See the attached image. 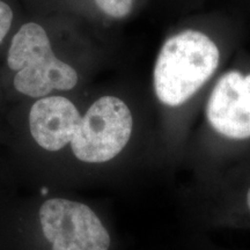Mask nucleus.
<instances>
[{
    "mask_svg": "<svg viewBox=\"0 0 250 250\" xmlns=\"http://www.w3.org/2000/svg\"><path fill=\"white\" fill-rule=\"evenodd\" d=\"M220 52L206 34L187 29L165 42L156 58L154 90L169 107L183 104L213 76Z\"/></svg>",
    "mask_w": 250,
    "mask_h": 250,
    "instance_id": "f257e3e1",
    "label": "nucleus"
},
{
    "mask_svg": "<svg viewBox=\"0 0 250 250\" xmlns=\"http://www.w3.org/2000/svg\"><path fill=\"white\" fill-rule=\"evenodd\" d=\"M7 64L17 72L15 89L29 98H44L52 90H70L78 83L76 70L56 57L45 30L34 22L23 24L15 34Z\"/></svg>",
    "mask_w": 250,
    "mask_h": 250,
    "instance_id": "f03ea898",
    "label": "nucleus"
},
{
    "mask_svg": "<svg viewBox=\"0 0 250 250\" xmlns=\"http://www.w3.org/2000/svg\"><path fill=\"white\" fill-rule=\"evenodd\" d=\"M132 126L129 107L115 96H103L81 117L71 142L72 152L86 164L110 161L129 143Z\"/></svg>",
    "mask_w": 250,
    "mask_h": 250,
    "instance_id": "7ed1b4c3",
    "label": "nucleus"
},
{
    "mask_svg": "<svg viewBox=\"0 0 250 250\" xmlns=\"http://www.w3.org/2000/svg\"><path fill=\"white\" fill-rule=\"evenodd\" d=\"M43 236L52 250H109L110 235L89 206L50 198L39 211Z\"/></svg>",
    "mask_w": 250,
    "mask_h": 250,
    "instance_id": "20e7f679",
    "label": "nucleus"
},
{
    "mask_svg": "<svg viewBox=\"0 0 250 250\" xmlns=\"http://www.w3.org/2000/svg\"><path fill=\"white\" fill-rule=\"evenodd\" d=\"M206 116L211 126L227 138H250V74L225 73L212 89Z\"/></svg>",
    "mask_w": 250,
    "mask_h": 250,
    "instance_id": "39448f33",
    "label": "nucleus"
},
{
    "mask_svg": "<svg viewBox=\"0 0 250 250\" xmlns=\"http://www.w3.org/2000/svg\"><path fill=\"white\" fill-rule=\"evenodd\" d=\"M81 121L73 102L64 96H44L29 112V129L37 145L57 152L71 144Z\"/></svg>",
    "mask_w": 250,
    "mask_h": 250,
    "instance_id": "423d86ee",
    "label": "nucleus"
},
{
    "mask_svg": "<svg viewBox=\"0 0 250 250\" xmlns=\"http://www.w3.org/2000/svg\"><path fill=\"white\" fill-rule=\"evenodd\" d=\"M104 14L111 18L121 19L126 17L132 8L133 0H94Z\"/></svg>",
    "mask_w": 250,
    "mask_h": 250,
    "instance_id": "0eeeda50",
    "label": "nucleus"
},
{
    "mask_svg": "<svg viewBox=\"0 0 250 250\" xmlns=\"http://www.w3.org/2000/svg\"><path fill=\"white\" fill-rule=\"evenodd\" d=\"M12 21H13V12L11 7L0 0V42L7 35Z\"/></svg>",
    "mask_w": 250,
    "mask_h": 250,
    "instance_id": "6e6552de",
    "label": "nucleus"
},
{
    "mask_svg": "<svg viewBox=\"0 0 250 250\" xmlns=\"http://www.w3.org/2000/svg\"><path fill=\"white\" fill-rule=\"evenodd\" d=\"M247 203H248V206H249V208H250V189H249V191H248V196H247Z\"/></svg>",
    "mask_w": 250,
    "mask_h": 250,
    "instance_id": "1a4fd4ad",
    "label": "nucleus"
},
{
    "mask_svg": "<svg viewBox=\"0 0 250 250\" xmlns=\"http://www.w3.org/2000/svg\"><path fill=\"white\" fill-rule=\"evenodd\" d=\"M42 193H43V195L48 193V189H42Z\"/></svg>",
    "mask_w": 250,
    "mask_h": 250,
    "instance_id": "9d476101",
    "label": "nucleus"
}]
</instances>
